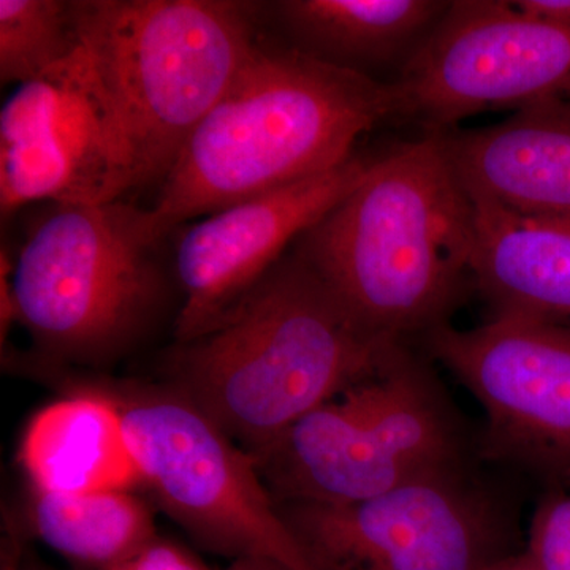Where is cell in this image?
Wrapping results in <instances>:
<instances>
[{"label": "cell", "mask_w": 570, "mask_h": 570, "mask_svg": "<svg viewBox=\"0 0 570 570\" xmlns=\"http://www.w3.org/2000/svg\"><path fill=\"white\" fill-rule=\"evenodd\" d=\"M397 112L392 81L261 37L160 184L156 234L165 239L195 217L340 167L363 135Z\"/></svg>", "instance_id": "6da1fadb"}, {"label": "cell", "mask_w": 570, "mask_h": 570, "mask_svg": "<svg viewBox=\"0 0 570 570\" xmlns=\"http://www.w3.org/2000/svg\"><path fill=\"white\" fill-rule=\"evenodd\" d=\"M392 343L292 250L214 328L175 343L163 367L167 385L255 456L371 376Z\"/></svg>", "instance_id": "7a4b0ae2"}, {"label": "cell", "mask_w": 570, "mask_h": 570, "mask_svg": "<svg viewBox=\"0 0 570 570\" xmlns=\"http://www.w3.org/2000/svg\"><path fill=\"white\" fill-rule=\"evenodd\" d=\"M474 245V202L441 134L428 132L377 157L294 253L366 330L406 343L449 324L472 285Z\"/></svg>", "instance_id": "3957f363"}, {"label": "cell", "mask_w": 570, "mask_h": 570, "mask_svg": "<svg viewBox=\"0 0 570 570\" xmlns=\"http://www.w3.org/2000/svg\"><path fill=\"white\" fill-rule=\"evenodd\" d=\"M163 243L151 208L124 200L37 216L11 288L41 366L107 365L148 332L167 294Z\"/></svg>", "instance_id": "277c9868"}, {"label": "cell", "mask_w": 570, "mask_h": 570, "mask_svg": "<svg viewBox=\"0 0 570 570\" xmlns=\"http://www.w3.org/2000/svg\"><path fill=\"white\" fill-rule=\"evenodd\" d=\"M73 11L121 111L141 186H160L261 39L262 3L73 0Z\"/></svg>", "instance_id": "5b68a950"}, {"label": "cell", "mask_w": 570, "mask_h": 570, "mask_svg": "<svg viewBox=\"0 0 570 570\" xmlns=\"http://www.w3.org/2000/svg\"><path fill=\"white\" fill-rule=\"evenodd\" d=\"M102 392L141 482L187 534L230 561L265 557L318 570L266 489L254 456L170 385Z\"/></svg>", "instance_id": "8992f818"}, {"label": "cell", "mask_w": 570, "mask_h": 570, "mask_svg": "<svg viewBox=\"0 0 570 570\" xmlns=\"http://www.w3.org/2000/svg\"><path fill=\"white\" fill-rule=\"evenodd\" d=\"M277 505L318 570H489L519 553L515 504L472 461L355 504Z\"/></svg>", "instance_id": "52a82bcc"}, {"label": "cell", "mask_w": 570, "mask_h": 570, "mask_svg": "<svg viewBox=\"0 0 570 570\" xmlns=\"http://www.w3.org/2000/svg\"><path fill=\"white\" fill-rule=\"evenodd\" d=\"M141 186L121 111L85 45L0 111V212L104 205Z\"/></svg>", "instance_id": "ba28073f"}, {"label": "cell", "mask_w": 570, "mask_h": 570, "mask_svg": "<svg viewBox=\"0 0 570 570\" xmlns=\"http://www.w3.org/2000/svg\"><path fill=\"white\" fill-rule=\"evenodd\" d=\"M400 115L428 132L494 108L570 104V28L513 0H453L397 75Z\"/></svg>", "instance_id": "9c48e42d"}, {"label": "cell", "mask_w": 570, "mask_h": 570, "mask_svg": "<svg viewBox=\"0 0 570 570\" xmlns=\"http://www.w3.org/2000/svg\"><path fill=\"white\" fill-rule=\"evenodd\" d=\"M422 337L483 407V460L570 483V324L493 316Z\"/></svg>", "instance_id": "30bf717a"}, {"label": "cell", "mask_w": 570, "mask_h": 570, "mask_svg": "<svg viewBox=\"0 0 570 570\" xmlns=\"http://www.w3.org/2000/svg\"><path fill=\"white\" fill-rule=\"evenodd\" d=\"M376 159L354 154L325 174L179 227L175 276L183 303L175 321V343L194 340L219 324L287 255V247L363 181Z\"/></svg>", "instance_id": "8fae6325"}, {"label": "cell", "mask_w": 570, "mask_h": 570, "mask_svg": "<svg viewBox=\"0 0 570 570\" xmlns=\"http://www.w3.org/2000/svg\"><path fill=\"white\" fill-rule=\"evenodd\" d=\"M439 134L472 200L570 223V104L531 105L485 129Z\"/></svg>", "instance_id": "7c38bea8"}, {"label": "cell", "mask_w": 570, "mask_h": 570, "mask_svg": "<svg viewBox=\"0 0 570 570\" xmlns=\"http://www.w3.org/2000/svg\"><path fill=\"white\" fill-rule=\"evenodd\" d=\"M445 0H283L269 6L288 47L373 77L417 55L448 11Z\"/></svg>", "instance_id": "4fadbf2b"}, {"label": "cell", "mask_w": 570, "mask_h": 570, "mask_svg": "<svg viewBox=\"0 0 570 570\" xmlns=\"http://www.w3.org/2000/svg\"><path fill=\"white\" fill-rule=\"evenodd\" d=\"M474 208L472 287L494 316L570 324V223L515 216L479 202Z\"/></svg>", "instance_id": "5bb4252c"}, {"label": "cell", "mask_w": 570, "mask_h": 570, "mask_svg": "<svg viewBox=\"0 0 570 570\" xmlns=\"http://www.w3.org/2000/svg\"><path fill=\"white\" fill-rule=\"evenodd\" d=\"M20 463L29 487L58 493L132 491L141 482L121 420L102 392L56 401L26 430Z\"/></svg>", "instance_id": "9a60e30c"}, {"label": "cell", "mask_w": 570, "mask_h": 570, "mask_svg": "<svg viewBox=\"0 0 570 570\" xmlns=\"http://www.w3.org/2000/svg\"><path fill=\"white\" fill-rule=\"evenodd\" d=\"M24 528L80 570H108L159 535L151 508L126 490L58 493L29 487Z\"/></svg>", "instance_id": "2e32d148"}, {"label": "cell", "mask_w": 570, "mask_h": 570, "mask_svg": "<svg viewBox=\"0 0 570 570\" xmlns=\"http://www.w3.org/2000/svg\"><path fill=\"white\" fill-rule=\"evenodd\" d=\"M81 47L73 0H0V81L18 86Z\"/></svg>", "instance_id": "e0dca14e"}, {"label": "cell", "mask_w": 570, "mask_h": 570, "mask_svg": "<svg viewBox=\"0 0 570 570\" xmlns=\"http://www.w3.org/2000/svg\"><path fill=\"white\" fill-rule=\"evenodd\" d=\"M524 551L538 570H570V493L551 491L540 501Z\"/></svg>", "instance_id": "ac0fdd59"}, {"label": "cell", "mask_w": 570, "mask_h": 570, "mask_svg": "<svg viewBox=\"0 0 570 570\" xmlns=\"http://www.w3.org/2000/svg\"><path fill=\"white\" fill-rule=\"evenodd\" d=\"M108 570H212L193 551L160 535Z\"/></svg>", "instance_id": "d6986e66"}, {"label": "cell", "mask_w": 570, "mask_h": 570, "mask_svg": "<svg viewBox=\"0 0 570 570\" xmlns=\"http://www.w3.org/2000/svg\"><path fill=\"white\" fill-rule=\"evenodd\" d=\"M513 3L530 17L570 28V0H513Z\"/></svg>", "instance_id": "ffe728a7"}, {"label": "cell", "mask_w": 570, "mask_h": 570, "mask_svg": "<svg viewBox=\"0 0 570 570\" xmlns=\"http://www.w3.org/2000/svg\"><path fill=\"white\" fill-rule=\"evenodd\" d=\"M225 570H296L283 561L273 560V558L254 557L243 558V560L232 561Z\"/></svg>", "instance_id": "44dd1931"}, {"label": "cell", "mask_w": 570, "mask_h": 570, "mask_svg": "<svg viewBox=\"0 0 570 570\" xmlns=\"http://www.w3.org/2000/svg\"><path fill=\"white\" fill-rule=\"evenodd\" d=\"M489 570H538L535 566L532 564L530 557H528L527 551H519V553L510 554V557L504 558L497 562V564L491 566Z\"/></svg>", "instance_id": "7402d4cb"}, {"label": "cell", "mask_w": 570, "mask_h": 570, "mask_svg": "<svg viewBox=\"0 0 570 570\" xmlns=\"http://www.w3.org/2000/svg\"><path fill=\"white\" fill-rule=\"evenodd\" d=\"M10 570H58L55 568H50V566L41 564L39 561H32L31 558H22L13 569ZM71 570H80V569H71Z\"/></svg>", "instance_id": "603a6c76"}]
</instances>
